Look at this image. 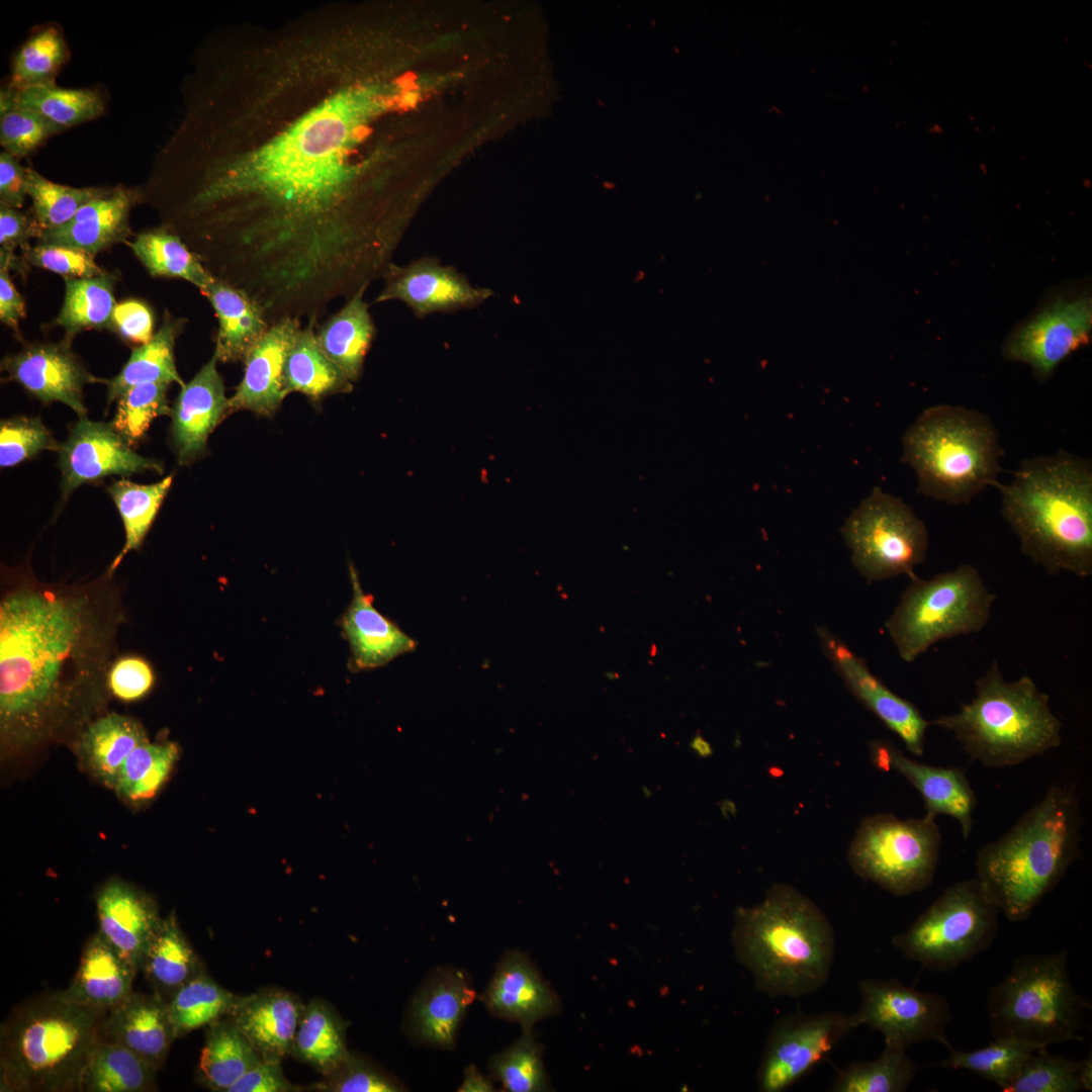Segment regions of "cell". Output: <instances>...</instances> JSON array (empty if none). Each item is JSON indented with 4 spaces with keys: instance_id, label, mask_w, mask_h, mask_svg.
I'll use <instances>...</instances> for the list:
<instances>
[{
    "instance_id": "be15d7a7",
    "label": "cell",
    "mask_w": 1092,
    "mask_h": 1092,
    "mask_svg": "<svg viewBox=\"0 0 1092 1092\" xmlns=\"http://www.w3.org/2000/svg\"><path fill=\"white\" fill-rule=\"evenodd\" d=\"M27 195V168L3 151L0 154V203L19 209Z\"/></svg>"
},
{
    "instance_id": "4dcf8cb0",
    "label": "cell",
    "mask_w": 1092,
    "mask_h": 1092,
    "mask_svg": "<svg viewBox=\"0 0 1092 1092\" xmlns=\"http://www.w3.org/2000/svg\"><path fill=\"white\" fill-rule=\"evenodd\" d=\"M200 292L218 321L213 354L223 363L244 362L271 326L265 311L247 292L215 276Z\"/></svg>"
},
{
    "instance_id": "603a6c76",
    "label": "cell",
    "mask_w": 1092,
    "mask_h": 1092,
    "mask_svg": "<svg viewBox=\"0 0 1092 1092\" xmlns=\"http://www.w3.org/2000/svg\"><path fill=\"white\" fill-rule=\"evenodd\" d=\"M98 932L138 971L162 917L155 901L132 885L107 881L96 896Z\"/></svg>"
},
{
    "instance_id": "680465c9",
    "label": "cell",
    "mask_w": 1092,
    "mask_h": 1092,
    "mask_svg": "<svg viewBox=\"0 0 1092 1092\" xmlns=\"http://www.w3.org/2000/svg\"><path fill=\"white\" fill-rule=\"evenodd\" d=\"M155 681L151 664L141 656L124 655L114 659L107 676L110 694L124 702L145 697Z\"/></svg>"
},
{
    "instance_id": "4fadbf2b",
    "label": "cell",
    "mask_w": 1092,
    "mask_h": 1092,
    "mask_svg": "<svg viewBox=\"0 0 1092 1092\" xmlns=\"http://www.w3.org/2000/svg\"><path fill=\"white\" fill-rule=\"evenodd\" d=\"M1091 332L1090 289L1061 288L1010 333L1002 354L1008 361L1028 365L1034 377L1044 381L1071 354L1090 343Z\"/></svg>"
},
{
    "instance_id": "f907efd6",
    "label": "cell",
    "mask_w": 1092,
    "mask_h": 1092,
    "mask_svg": "<svg viewBox=\"0 0 1092 1092\" xmlns=\"http://www.w3.org/2000/svg\"><path fill=\"white\" fill-rule=\"evenodd\" d=\"M68 58L64 37L55 27H47L20 48L13 60L9 86L15 90L54 83Z\"/></svg>"
},
{
    "instance_id": "11a10c76",
    "label": "cell",
    "mask_w": 1092,
    "mask_h": 1092,
    "mask_svg": "<svg viewBox=\"0 0 1092 1092\" xmlns=\"http://www.w3.org/2000/svg\"><path fill=\"white\" fill-rule=\"evenodd\" d=\"M60 444L39 418L14 417L0 424V466L8 468Z\"/></svg>"
},
{
    "instance_id": "e7e4bbea",
    "label": "cell",
    "mask_w": 1092,
    "mask_h": 1092,
    "mask_svg": "<svg viewBox=\"0 0 1092 1092\" xmlns=\"http://www.w3.org/2000/svg\"><path fill=\"white\" fill-rule=\"evenodd\" d=\"M10 266L0 261V320L18 336L19 321L25 316V304L9 276Z\"/></svg>"
},
{
    "instance_id": "cb8c5ba5",
    "label": "cell",
    "mask_w": 1092,
    "mask_h": 1092,
    "mask_svg": "<svg viewBox=\"0 0 1092 1092\" xmlns=\"http://www.w3.org/2000/svg\"><path fill=\"white\" fill-rule=\"evenodd\" d=\"M494 1016L521 1024L523 1031L560 1010L558 996L521 951H508L481 997Z\"/></svg>"
},
{
    "instance_id": "ee69618b",
    "label": "cell",
    "mask_w": 1092,
    "mask_h": 1092,
    "mask_svg": "<svg viewBox=\"0 0 1092 1092\" xmlns=\"http://www.w3.org/2000/svg\"><path fill=\"white\" fill-rule=\"evenodd\" d=\"M17 104L29 108L61 130L101 115L105 101L94 89H71L55 82L15 90Z\"/></svg>"
},
{
    "instance_id": "9a60e30c",
    "label": "cell",
    "mask_w": 1092,
    "mask_h": 1092,
    "mask_svg": "<svg viewBox=\"0 0 1092 1092\" xmlns=\"http://www.w3.org/2000/svg\"><path fill=\"white\" fill-rule=\"evenodd\" d=\"M858 1024L881 1032L885 1044L906 1050L922 1041H938L948 1051L946 1037L951 1012L946 999L937 993L921 992L896 979H866L859 982Z\"/></svg>"
},
{
    "instance_id": "681fc988",
    "label": "cell",
    "mask_w": 1092,
    "mask_h": 1092,
    "mask_svg": "<svg viewBox=\"0 0 1092 1092\" xmlns=\"http://www.w3.org/2000/svg\"><path fill=\"white\" fill-rule=\"evenodd\" d=\"M106 190L58 184L27 168V195L32 201L33 217L42 232L64 225L85 204L103 195Z\"/></svg>"
},
{
    "instance_id": "d6a6232c",
    "label": "cell",
    "mask_w": 1092,
    "mask_h": 1092,
    "mask_svg": "<svg viewBox=\"0 0 1092 1092\" xmlns=\"http://www.w3.org/2000/svg\"><path fill=\"white\" fill-rule=\"evenodd\" d=\"M144 972L152 992L168 1002L186 983L204 973L201 961L172 911L152 938L144 957Z\"/></svg>"
},
{
    "instance_id": "5bb4252c",
    "label": "cell",
    "mask_w": 1092,
    "mask_h": 1092,
    "mask_svg": "<svg viewBox=\"0 0 1092 1092\" xmlns=\"http://www.w3.org/2000/svg\"><path fill=\"white\" fill-rule=\"evenodd\" d=\"M858 1025L854 1013L797 1012L781 1017L764 1043L756 1074L757 1090L789 1089Z\"/></svg>"
},
{
    "instance_id": "8d00e7d4",
    "label": "cell",
    "mask_w": 1092,
    "mask_h": 1092,
    "mask_svg": "<svg viewBox=\"0 0 1092 1092\" xmlns=\"http://www.w3.org/2000/svg\"><path fill=\"white\" fill-rule=\"evenodd\" d=\"M309 320L301 328L287 356L284 370V387L291 392L304 394L310 401L320 402L333 394L347 393L353 383L326 356L318 346L314 325Z\"/></svg>"
},
{
    "instance_id": "44dd1931",
    "label": "cell",
    "mask_w": 1092,
    "mask_h": 1092,
    "mask_svg": "<svg viewBox=\"0 0 1092 1092\" xmlns=\"http://www.w3.org/2000/svg\"><path fill=\"white\" fill-rule=\"evenodd\" d=\"M215 354L185 383L171 408V443L180 465L200 459L216 426L230 416Z\"/></svg>"
},
{
    "instance_id": "7bdbcfd3",
    "label": "cell",
    "mask_w": 1092,
    "mask_h": 1092,
    "mask_svg": "<svg viewBox=\"0 0 1092 1092\" xmlns=\"http://www.w3.org/2000/svg\"><path fill=\"white\" fill-rule=\"evenodd\" d=\"M237 999L238 995L222 988L205 973L196 976L167 1002L175 1037L228 1016Z\"/></svg>"
},
{
    "instance_id": "1f68e13d",
    "label": "cell",
    "mask_w": 1092,
    "mask_h": 1092,
    "mask_svg": "<svg viewBox=\"0 0 1092 1092\" xmlns=\"http://www.w3.org/2000/svg\"><path fill=\"white\" fill-rule=\"evenodd\" d=\"M367 287L358 289L315 332L322 351L352 383L361 375L375 336V326L364 300Z\"/></svg>"
},
{
    "instance_id": "9f6ffc18",
    "label": "cell",
    "mask_w": 1092,
    "mask_h": 1092,
    "mask_svg": "<svg viewBox=\"0 0 1092 1092\" xmlns=\"http://www.w3.org/2000/svg\"><path fill=\"white\" fill-rule=\"evenodd\" d=\"M310 1090L325 1092H398L402 1085L363 1058L349 1054L346 1060Z\"/></svg>"
},
{
    "instance_id": "7402d4cb",
    "label": "cell",
    "mask_w": 1092,
    "mask_h": 1092,
    "mask_svg": "<svg viewBox=\"0 0 1092 1092\" xmlns=\"http://www.w3.org/2000/svg\"><path fill=\"white\" fill-rule=\"evenodd\" d=\"M300 320L282 317L271 324L244 360V375L229 398L230 415L249 411L272 416L287 395L284 370L287 356L301 330Z\"/></svg>"
},
{
    "instance_id": "52a82bcc",
    "label": "cell",
    "mask_w": 1092,
    "mask_h": 1092,
    "mask_svg": "<svg viewBox=\"0 0 1092 1092\" xmlns=\"http://www.w3.org/2000/svg\"><path fill=\"white\" fill-rule=\"evenodd\" d=\"M902 461L917 477V492L949 505H967L996 485L1004 450L992 420L962 405L925 408L902 438Z\"/></svg>"
},
{
    "instance_id": "74e56055",
    "label": "cell",
    "mask_w": 1092,
    "mask_h": 1092,
    "mask_svg": "<svg viewBox=\"0 0 1092 1092\" xmlns=\"http://www.w3.org/2000/svg\"><path fill=\"white\" fill-rule=\"evenodd\" d=\"M158 1071L130 1050L97 1040L82 1074L81 1092L154 1091Z\"/></svg>"
},
{
    "instance_id": "83f0119b",
    "label": "cell",
    "mask_w": 1092,
    "mask_h": 1092,
    "mask_svg": "<svg viewBox=\"0 0 1092 1092\" xmlns=\"http://www.w3.org/2000/svg\"><path fill=\"white\" fill-rule=\"evenodd\" d=\"M474 998V989L461 971H437L414 997L410 1011L412 1033L432 1046H453L460 1022Z\"/></svg>"
},
{
    "instance_id": "ac0fdd59",
    "label": "cell",
    "mask_w": 1092,
    "mask_h": 1092,
    "mask_svg": "<svg viewBox=\"0 0 1092 1092\" xmlns=\"http://www.w3.org/2000/svg\"><path fill=\"white\" fill-rule=\"evenodd\" d=\"M821 649L849 692L918 756L924 752L929 721L911 702L893 693L866 661L826 628L817 630Z\"/></svg>"
},
{
    "instance_id": "bcb514c9",
    "label": "cell",
    "mask_w": 1092,
    "mask_h": 1092,
    "mask_svg": "<svg viewBox=\"0 0 1092 1092\" xmlns=\"http://www.w3.org/2000/svg\"><path fill=\"white\" fill-rule=\"evenodd\" d=\"M1091 1088V1057L1075 1061L1052 1055L1043 1048L1028 1057L1005 1092H1076Z\"/></svg>"
},
{
    "instance_id": "003e7915",
    "label": "cell",
    "mask_w": 1092,
    "mask_h": 1092,
    "mask_svg": "<svg viewBox=\"0 0 1092 1092\" xmlns=\"http://www.w3.org/2000/svg\"><path fill=\"white\" fill-rule=\"evenodd\" d=\"M691 746L701 755L710 753V745L702 737H695Z\"/></svg>"
},
{
    "instance_id": "60d3db41",
    "label": "cell",
    "mask_w": 1092,
    "mask_h": 1092,
    "mask_svg": "<svg viewBox=\"0 0 1092 1092\" xmlns=\"http://www.w3.org/2000/svg\"><path fill=\"white\" fill-rule=\"evenodd\" d=\"M172 479L173 476L168 475L152 484H139L122 478L108 487V493L119 513L125 535L123 547L106 569L111 574L129 551L139 550L143 545L171 487Z\"/></svg>"
},
{
    "instance_id": "d4e9b609",
    "label": "cell",
    "mask_w": 1092,
    "mask_h": 1092,
    "mask_svg": "<svg viewBox=\"0 0 1092 1092\" xmlns=\"http://www.w3.org/2000/svg\"><path fill=\"white\" fill-rule=\"evenodd\" d=\"M349 570L353 595L342 615L340 626L349 644L351 669L378 668L414 651L417 642L375 608L372 597L363 590L352 564Z\"/></svg>"
},
{
    "instance_id": "e575fe53",
    "label": "cell",
    "mask_w": 1092,
    "mask_h": 1092,
    "mask_svg": "<svg viewBox=\"0 0 1092 1092\" xmlns=\"http://www.w3.org/2000/svg\"><path fill=\"white\" fill-rule=\"evenodd\" d=\"M262 1057L229 1017L209 1025L201 1049L197 1074L209 1090L229 1092L230 1088Z\"/></svg>"
},
{
    "instance_id": "484cf974",
    "label": "cell",
    "mask_w": 1092,
    "mask_h": 1092,
    "mask_svg": "<svg viewBox=\"0 0 1092 1092\" xmlns=\"http://www.w3.org/2000/svg\"><path fill=\"white\" fill-rule=\"evenodd\" d=\"M304 1005L294 994L266 988L238 996L228 1015L263 1060L281 1062L292 1055Z\"/></svg>"
},
{
    "instance_id": "816d5d0a",
    "label": "cell",
    "mask_w": 1092,
    "mask_h": 1092,
    "mask_svg": "<svg viewBox=\"0 0 1092 1092\" xmlns=\"http://www.w3.org/2000/svg\"><path fill=\"white\" fill-rule=\"evenodd\" d=\"M491 1075L499 1080L506 1091L539 1092L548 1090V1077L542 1061V1050L531 1031L511 1046L491 1058Z\"/></svg>"
},
{
    "instance_id": "f546056e",
    "label": "cell",
    "mask_w": 1092,
    "mask_h": 1092,
    "mask_svg": "<svg viewBox=\"0 0 1092 1092\" xmlns=\"http://www.w3.org/2000/svg\"><path fill=\"white\" fill-rule=\"evenodd\" d=\"M138 970L96 931L84 944L79 965L64 999L110 1010L127 998Z\"/></svg>"
},
{
    "instance_id": "d590c367",
    "label": "cell",
    "mask_w": 1092,
    "mask_h": 1092,
    "mask_svg": "<svg viewBox=\"0 0 1092 1092\" xmlns=\"http://www.w3.org/2000/svg\"><path fill=\"white\" fill-rule=\"evenodd\" d=\"M185 321L165 314L162 326L146 344L134 348L120 372L106 380L108 405L130 387L161 382L185 384L178 373L174 348Z\"/></svg>"
},
{
    "instance_id": "7dc6e473",
    "label": "cell",
    "mask_w": 1092,
    "mask_h": 1092,
    "mask_svg": "<svg viewBox=\"0 0 1092 1092\" xmlns=\"http://www.w3.org/2000/svg\"><path fill=\"white\" fill-rule=\"evenodd\" d=\"M1045 1046L1017 1038L997 1037L987 1046L973 1052L949 1050V1056L936 1064L942 1068L967 1070L994 1082L1002 1091L1016 1077L1028 1057Z\"/></svg>"
},
{
    "instance_id": "5b68a950",
    "label": "cell",
    "mask_w": 1092,
    "mask_h": 1092,
    "mask_svg": "<svg viewBox=\"0 0 1092 1092\" xmlns=\"http://www.w3.org/2000/svg\"><path fill=\"white\" fill-rule=\"evenodd\" d=\"M107 1010L60 991L14 1007L0 1029V1090L81 1092V1079Z\"/></svg>"
},
{
    "instance_id": "7a4b0ae2",
    "label": "cell",
    "mask_w": 1092,
    "mask_h": 1092,
    "mask_svg": "<svg viewBox=\"0 0 1092 1092\" xmlns=\"http://www.w3.org/2000/svg\"><path fill=\"white\" fill-rule=\"evenodd\" d=\"M1001 489L1022 554L1045 572L1092 575V463L1065 450L1023 459Z\"/></svg>"
},
{
    "instance_id": "ab89813d",
    "label": "cell",
    "mask_w": 1092,
    "mask_h": 1092,
    "mask_svg": "<svg viewBox=\"0 0 1092 1092\" xmlns=\"http://www.w3.org/2000/svg\"><path fill=\"white\" fill-rule=\"evenodd\" d=\"M115 277L104 273L87 278H65V297L55 325L64 329L65 339L85 330L111 328Z\"/></svg>"
},
{
    "instance_id": "836d02e7",
    "label": "cell",
    "mask_w": 1092,
    "mask_h": 1092,
    "mask_svg": "<svg viewBox=\"0 0 1092 1092\" xmlns=\"http://www.w3.org/2000/svg\"><path fill=\"white\" fill-rule=\"evenodd\" d=\"M148 740L139 721L109 713L86 725L79 736L78 749L93 774L113 788L125 758Z\"/></svg>"
},
{
    "instance_id": "db71d44e",
    "label": "cell",
    "mask_w": 1092,
    "mask_h": 1092,
    "mask_svg": "<svg viewBox=\"0 0 1092 1092\" xmlns=\"http://www.w3.org/2000/svg\"><path fill=\"white\" fill-rule=\"evenodd\" d=\"M15 93L9 85L1 90L0 143L5 152L21 159L62 130L31 109L17 104Z\"/></svg>"
},
{
    "instance_id": "b9f144b4",
    "label": "cell",
    "mask_w": 1092,
    "mask_h": 1092,
    "mask_svg": "<svg viewBox=\"0 0 1092 1092\" xmlns=\"http://www.w3.org/2000/svg\"><path fill=\"white\" fill-rule=\"evenodd\" d=\"M129 246L153 276L180 278L199 290L213 278L187 244L166 229L142 233Z\"/></svg>"
},
{
    "instance_id": "277c9868",
    "label": "cell",
    "mask_w": 1092,
    "mask_h": 1092,
    "mask_svg": "<svg viewBox=\"0 0 1092 1092\" xmlns=\"http://www.w3.org/2000/svg\"><path fill=\"white\" fill-rule=\"evenodd\" d=\"M1081 828L1075 789L1053 785L1007 833L978 851L977 879L1008 920L1027 919L1080 857Z\"/></svg>"
},
{
    "instance_id": "6f0895ef",
    "label": "cell",
    "mask_w": 1092,
    "mask_h": 1092,
    "mask_svg": "<svg viewBox=\"0 0 1092 1092\" xmlns=\"http://www.w3.org/2000/svg\"><path fill=\"white\" fill-rule=\"evenodd\" d=\"M27 262L65 278H87L104 274L89 253L62 245L37 244L23 250Z\"/></svg>"
},
{
    "instance_id": "9c48e42d",
    "label": "cell",
    "mask_w": 1092,
    "mask_h": 1092,
    "mask_svg": "<svg viewBox=\"0 0 1092 1092\" xmlns=\"http://www.w3.org/2000/svg\"><path fill=\"white\" fill-rule=\"evenodd\" d=\"M995 600L970 564L928 579L914 574L885 628L900 657L913 662L937 642L981 631Z\"/></svg>"
},
{
    "instance_id": "6da1fadb",
    "label": "cell",
    "mask_w": 1092,
    "mask_h": 1092,
    "mask_svg": "<svg viewBox=\"0 0 1092 1092\" xmlns=\"http://www.w3.org/2000/svg\"><path fill=\"white\" fill-rule=\"evenodd\" d=\"M113 574L83 583L38 580L28 566L2 571L0 730L2 744L53 735L83 704L109 692L124 620Z\"/></svg>"
},
{
    "instance_id": "e0dca14e",
    "label": "cell",
    "mask_w": 1092,
    "mask_h": 1092,
    "mask_svg": "<svg viewBox=\"0 0 1092 1092\" xmlns=\"http://www.w3.org/2000/svg\"><path fill=\"white\" fill-rule=\"evenodd\" d=\"M382 277L384 287L375 302L402 301L419 318L472 308L493 295L491 289L473 286L454 267L444 266L433 257L404 266L389 263Z\"/></svg>"
},
{
    "instance_id": "f35d334b",
    "label": "cell",
    "mask_w": 1092,
    "mask_h": 1092,
    "mask_svg": "<svg viewBox=\"0 0 1092 1092\" xmlns=\"http://www.w3.org/2000/svg\"><path fill=\"white\" fill-rule=\"evenodd\" d=\"M345 1038L341 1017L327 1002L313 999L304 1005L292 1055L325 1077L349 1056Z\"/></svg>"
},
{
    "instance_id": "30bf717a",
    "label": "cell",
    "mask_w": 1092,
    "mask_h": 1092,
    "mask_svg": "<svg viewBox=\"0 0 1092 1092\" xmlns=\"http://www.w3.org/2000/svg\"><path fill=\"white\" fill-rule=\"evenodd\" d=\"M999 912L977 878L965 880L945 889L892 944L923 969L949 971L992 944Z\"/></svg>"
},
{
    "instance_id": "c3c4849f",
    "label": "cell",
    "mask_w": 1092,
    "mask_h": 1092,
    "mask_svg": "<svg viewBox=\"0 0 1092 1092\" xmlns=\"http://www.w3.org/2000/svg\"><path fill=\"white\" fill-rule=\"evenodd\" d=\"M178 756L174 742H143L125 758L113 789L129 801L149 800L164 785Z\"/></svg>"
},
{
    "instance_id": "7c38bea8",
    "label": "cell",
    "mask_w": 1092,
    "mask_h": 1092,
    "mask_svg": "<svg viewBox=\"0 0 1092 1092\" xmlns=\"http://www.w3.org/2000/svg\"><path fill=\"white\" fill-rule=\"evenodd\" d=\"M841 533L851 562L868 581L913 576L926 559V525L901 498L874 487L845 520Z\"/></svg>"
},
{
    "instance_id": "2e32d148",
    "label": "cell",
    "mask_w": 1092,
    "mask_h": 1092,
    "mask_svg": "<svg viewBox=\"0 0 1092 1092\" xmlns=\"http://www.w3.org/2000/svg\"><path fill=\"white\" fill-rule=\"evenodd\" d=\"M58 452L64 499L80 485L109 475L163 472L161 462L135 453L110 423L94 422L86 417L73 426Z\"/></svg>"
},
{
    "instance_id": "f6af8a7d",
    "label": "cell",
    "mask_w": 1092,
    "mask_h": 1092,
    "mask_svg": "<svg viewBox=\"0 0 1092 1092\" xmlns=\"http://www.w3.org/2000/svg\"><path fill=\"white\" fill-rule=\"evenodd\" d=\"M906 1050L885 1044L881 1056L869 1062H854L838 1070L832 1092H903L912 1083L917 1066Z\"/></svg>"
},
{
    "instance_id": "6125c7cd",
    "label": "cell",
    "mask_w": 1092,
    "mask_h": 1092,
    "mask_svg": "<svg viewBox=\"0 0 1092 1092\" xmlns=\"http://www.w3.org/2000/svg\"><path fill=\"white\" fill-rule=\"evenodd\" d=\"M281 1062L262 1060L246 1072L229 1092H294L301 1090L284 1076Z\"/></svg>"
},
{
    "instance_id": "ffe728a7",
    "label": "cell",
    "mask_w": 1092,
    "mask_h": 1092,
    "mask_svg": "<svg viewBox=\"0 0 1092 1092\" xmlns=\"http://www.w3.org/2000/svg\"><path fill=\"white\" fill-rule=\"evenodd\" d=\"M869 751L877 768L895 770L920 793L926 814L952 817L960 824L963 836L966 839L970 837L977 797L962 768L919 762L906 756L892 742L883 739L871 741Z\"/></svg>"
},
{
    "instance_id": "f1b7e54d",
    "label": "cell",
    "mask_w": 1092,
    "mask_h": 1092,
    "mask_svg": "<svg viewBox=\"0 0 1092 1092\" xmlns=\"http://www.w3.org/2000/svg\"><path fill=\"white\" fill-rule=\"evenodd\" d=\"M135 191L117 186L85 204L62 226L43 231L38 244L62 245L95 255L130 234L129 213L136 200Z\"/></svg>"
},
{
    "instance_id": "8fae6325",
    "label": "cell",
    "mask_w": 1092,
    "mask_h": 1092,
    "mask_svg": "<svg viewBox=\"0 0 1092 1092\" xmlns=\"http://www.w3.org/2000/svg\"><path fill=\"white\" fill-rule=\"evenodd\" d=\"M940 844L934 816L899 819L878 813L860 822L848 861L858 877L895 896H906L931 885Z\"/></svg>"
},
{
    "instance_id": "94428289",
    "label": "cell",
    "mask_w": 1092,
    "mask_h": 1092,
    "mask_svg": "<svg viewBox=\"0 0 1092 1092\" xmlns=\"http://www.w3.org/2000/svg\"><path fill=\"white\" fill-rule=\"evenodd\" d=\"M42 231L34 217L0 203V256L15 259L14 251L28 247L30 238L40 237Z\"/></svg>"
},
{
    "instance_id": "ba28073f",
    "label": "cell",
    "mask_w": 1092,
    "mask_h": 1092,
    "mask_svg": "<svg viewBox=\"0 0 1092 1092\" xmlns=\"http://www.w3.org/2000/svg\"><path fill=\"white\" fill-rule=\"evenodd\" d=\"M1090 1010L1091 1003L1071 983L1067 950L1015 959L1008 975L990 989L987 998L994 1038L1017 1037L1045 1048L1082 1040L1084 1019Z\"/></svg>"
},
{
    "instance_id": "8992f818",
    "label": "cell",
    "mask_w": 1092,
    "mask_h": 1092,
    "mask_svg": "<svg viewBox=\"0 0 1092 1092\" xmlns=\"http://www.w3.org/2000/svg\"><path fill=\"white\" fill-rule=\"evenodd\" d=\"M930 725L951 732L971 759L986 767L1016 765L1062 743V723L1049 695L1027 675L1006 680L996 661L976 680L970 703Z\"/></svg>"
},
{
    "instance_id": "4316f807",
    "label": "cell",
    "mask_w": 1092,
    "mask_h": 1092,
    "mask_svg": "<svg viewBox=\"0 0 1092 1092\" xmlns=\"http://www.w3.org/2000/svg\"><path fill=\"white\" fill-rule=\"evenodd\" d=\"M174 1039L167 1002L153 992L133 991L107 1011L100 1023L97 1040L120 1044L159 1070Z\"/></svg>"
},
{
    "instance_id": "3957f363",
    "label": "cell",
    "mask_w": 1092,
    "mask_h": 1092,
    "mask_svg": "<svg viewBox=\"0 0 1092 1092\" xmlns=\"http://www.w3.org/2000/svg\"><path fill=\"white\" fill-rule=\"evenodd\" d=\"M732 943L757 990L772 998H799L827 982L835 936L812 900L789 885L774 884L760 903L736 909Z\"/></svg>"
},
{
    "instance_id": "d6986e66",
    "label": "cell",
    "mask_w": 1092,
    "mask_h": 1092,
    "mask_svg": "<svg viewBox=\"0 0 1092 1092\" xmlns=\"http://www.w3.org/2000/svg\"><path fill=\"white\" fill-rule=\"evenodd\" d=\"M70 342L64 339L58 344H28L18 353L5 357L1 369L9 380L20 384L42 403H65L82 418L87 413L83 387L106 380L96 378L84 368L71 351Z\"/></svg>"
},
{
    "instance_id": "f5cc1de1",
    "label": "cell",
    "mask_w": 1092,
    "mask_h": 1092,
    "mask_svg": "<svg viewBox=\"0 0 1092 1092\" xmlns=\"http://www.w3.org/2000/svg\"><path fill=\"white\" fill-rule=\"evenodd\" d=\"M168 387L169 384L161 382L140 384L116 399V412L110 424L130 447L142 440L156 418L170 415Z\"/></svg>"
},
{
    "instance_id": "03108f58",
    "label": "cell",
    "mask_w": 1092,
    "mask_h": 1092,
    "mask_svg": "<svg viewBox=\"0 0 1092 1092\" xmlns=\"http://www.w3.org/2000/svg\"><path fill=\"white\" fill-rule=\"evenodd\" d=\"M460 1092H491L495 1091L492 1082L483 1076L473 1065L466 1068L464 1079L459 1086Z\"/></svg>"
},
{
    "instance_id": "91938a15",
    "label": "cell",
    "mask_w": 1092,
    "mask_h": 1092,
    "mask_svg": "<svg viewBox=\"0 0 1092 1092\" xmlns=\"http://www.w3.org/2000/svg\"><path fill=\"white\" fill-rule=\"evenodd\" d=\"M111 328L125 341L144 345L154 336V316L150 307L135 299L116 303Z\"/></svg>"
}]
</instances>
